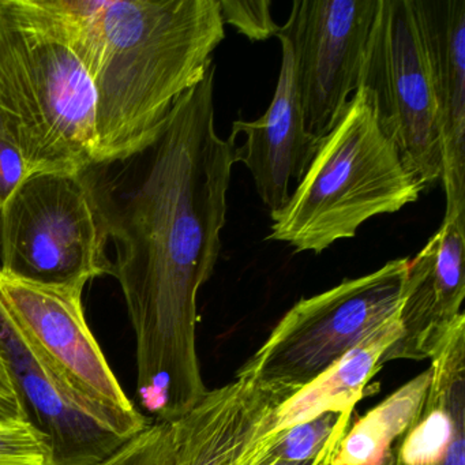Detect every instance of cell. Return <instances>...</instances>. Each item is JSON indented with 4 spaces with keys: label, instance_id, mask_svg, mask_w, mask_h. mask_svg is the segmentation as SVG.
Here are the masks:
<instances>
[{
    "label": "cell",
    "instance_id": "6da1fadb",
    "mask_svg": "<svg viewBox=\"0 0 465 465\" xmlns=\"http://www.w3.org/2000/svg\"><path fill=\"white\" fill-rule=\"evenodd\" d=\"M216 64L179 99L122 212L113 216L118 279L135 334L137 397L152 420H173L208 391L197 352V299L213 276L235 140L214 126Z\"/></svg>",
    "mask_w": 465,
    "mask_h": 465
},
{
    "label": "cell",
    "instance_id": "7a4b0ae2",
    "mask_svg": "<svg viewBox=\"0 0 465 465\" xmlns=\"http://www.w3.org/2000/svg\"><path fill=\"white\" fill-rule=\"evenodd\" d=\"M94 92L96 165L141 156L211 69L219 0H51Z\"/></svg>",
    "mask_w": 465,
    "mask_h": 465
},
{
    "label": "cell",
    "instance_id": "3957f363",
    "mask_svg": "<svg viewBox=\"0 0 465 465\" xmlns=\"http://www.w3.org/2000/svg\"><path fill=\"white\" fill-rule=\"evenodd\" d=\"M0 138L31 176L96 165L94 86L51 0H0Z\"/></svg>",
    "mask_w": 465,
    "mask_h": 465
},
{
    "label": "cell",
    "instance_id": "277c9868",
    "mask_svg": "<svg viewBox=\"0 0 465 465\" xmlns=\"http://www.w3.org/2000/svg\"><path fill=\"white\" fill-rule=\"evenodd\" d=\"M423 192L383 134L363 89L318 143L288 203L271 212L269 239L321 254L380 214L396 213Z\"/></svg>",
    "mask_w": 465,
    "mask_h": 465
},
{
    "label": "cell",
    "instance_id": "5b68a950",
    "mask_svg": "<svg viewBox=\"0 0 465 465\" xmlns=\"http://www.w3.org/2000/svg\"><path fill=\"white\" fill-rule=\"evenodd\" d=\"M113 216L88 171L31 176L0 211V271L43 284L113 274Z\"/></svg>",
    "mask_w": 465,
    "mask_h": 465
},
{
    "label": "cell",
    "instance_id": "8992f818",
    "mask_svg": "<svg viewBox=\"0 0 465 465\" xmlns=\"http://www.w3.org/2000/svg\"><path fill=\"white\" fill-rule=\"evenodd\" d=\"M408 263L410 258L389 261L371 273L301 299L236 375L292 396L298 393L399 315Z\"/></svg>",
    "mask_w": 465,
    "mask_h": 465
},
{
    "label": "cell",
    "instance_id": "52a82bcc",
    "mask_svg": "<svg viewBox=\"0 0 465 465\" xmlns=\"http://www.w3.org/2000/svg\"><path fill=\"white\" fill-rule=\"evenodd\" d=\"M85 287L43 284L0 271V318L78 399L134 437L152 419L129 399L92 333Z\"/></svg>",
    "mask_w": 465,
    "mask_h": 465
},
{
    "label": "cell",
    "instance_id": "ba28073f",
    "mask_svg": "<svg viewBox=\"0 0 465 465\" xmlns=\"http://www.w3.org/2000/svg\"><path fill=\"white\" fill-rule=\"evenodd\" d=\"M359 88L421 190L434 187L442 171L437 104L412 0H380Z\"/></svg>",
    "mask_w": 465,
    "mask_h": 465
},
{
    "label": "cell",
    "instance_id": "9c48e42d",
    "mask_svg": "<svg viewBox=\"0 0 465 465\" xmlns=\"http://www.w3.org/2000/svg\"><path fill=\"white\" fill-rule=\"evenodd\" d=\"M380 0H295L282 26L295 54L296 78L310 134H328L358 89Z\"/></svg>",
    "mask_w": 465,
    "mask_h": 465
},
{
    "label": "cell",
    "instance_id": "30bf717a",
    "mask_svg": "<svg viewBox=\"0 0 465 465\" xmlns=\"http://www.w3.org/2000/svg\"><path fill=\"white\" fill-rule=\"evenodd\" d=\"M287 391L247 375L208 391L195 407L171 420V465H269L273 461L277 408Z\"/></svg>",
    "mask_w": 465,
    "mask_h": 465
},
{
    "label": "cell",
    "instance_id": "8fae6325",
    "mask_svg": "<svg viewBox=\"0 0 465 465\" xmlns=\"http://www.w3.org/2000/svg\"><path fill=\"white\" fill-rule=\"evenodd\" d=\"M0 353L29 420L50 440L51 465H99L132 440L51 374L2 318Z\"/></svg>",
    "mask_w": 465,
    "mask_h": 465
},
{
    "label": "cell",
    "instance_id": "7c38bea8",
    "mask_svg": "<svg viewBox=\"0 0 465 465\" xmlns=\"http://www.w3.org/2000/svg\"><path fill=\"white\" fill-rule=\"evenodd\" d=\"M465 220L443 217L440 230L408 263L399 312L400 337L381 364L432 359L460 321L462 302Z\"/></svg>",
    "mask_w": 465,
    "mask_h": 465
},
{
    "label": "cell",
    "instance_id": "4fadbf2b",
    "mask_svg": "<svg viewBox=\"0 0 465 465\" xmlns=\"http://www.w3.org/2000/svg\"><path fill=\"white\" fill-rule=\"evenodd\" d=\"M276 37L282 43V67L271 105L257 121L232 124L236 137L246 135L236 149L238 163L246 165L271 212L288 203L291 181L303 178L320 143L306 129L292 43L282 28Z\"/></svg>",
    "mask_w": 465,
    "mask_h": 465
},
{
    "label": "cell",
    "instance_id": "5bb4252c",
    "mask_svg": "<svg viewBox=\"0 0 465 465\" xmlns=\"http://www.w3.org/2000/svg\"><path fill=\"white\" fill-rule=\"evenodd\" d=\"M437 104L445 216L465 220V0H412Z\"/></svg>",
    "mask_w": 465,
    "mask_h": 465
},
{
    "label": "cell",
    "instance_id": "9a60e30c",
    "mask_svg": "<svg viewBox=\"0 0 465 465\" xmlns=\"http://www.w3.org/2000/svg\"><path fill=\"white\" fill-rule=\"evenodd\" d=\"M430 361L426 396L385 465H465V320Z\"/></svg>",
    "mask_w": 465,
    "mask_h": 465
},
{
    "label": "cell",
    "instance_id": "2e32d148",
    "mask_svg": "<svg viewBox=\"0 0 465 465\" xmlns=\"http://www.w3.org/2000/svg\"><path fill=\"white\" fill-rule=\"evenodd\" d=\"M399 337L396 315L348 351L314 382L282 402L277 408V429L282 431L328 411H355L370 381L382 367L383 355Z\"/></svg>",
    "mask_w": 465,
    "mask_h": 465
},
{
    "label": "cell",
    "instance_id": "e0dca14e",
    "mask_svg": "<svg viewBox=\"0 0 465 465\" xmlns=\"http://www.w3.org/2000/svg\"><path fill=\"white\" fill-rule=\"evenodd\" d=\"M430 381L431 370L429 367L351 423L331 465H385L391 446L418 412Z\"/></svg>",
    "mask_w": 465,
    "mask_h": 465
},
{
    "label": "cell",
    "instance_id": "ac0fdd59",
    "mask_svg": "<svg viewBox=\"0 0 465 465\" xmlns=\"http://www.w3.org/2000/svg\"><path fill=\"white\" fill-rule=\"evenodd\" d=\"M353 411H328L303 423L282 430L272 448L274 459L306 461L336 451L352 423Z\"/></svg>",
    "mask_w": 465,
    "mask_h": 465
},
{
    "label": "cell",
    "instance_id": "d6986e66",
    "mask_svg": "<svg viewBox=\"0 0 465 465\" xmlns=\"http://www.w3.org/2000/svg\"><path fill=\"white\" fill-rule=\"evenodd\" d=\"M0 465H51L47 435L29 419L0 420Z\"/></svg>",
    "mask_w": 465,
    "mask_h": 465
},
{
    "label": "cell",
    "instance_id": "ffe728a7",
    "mask_svg": "<svg viewBox=\"0 0 465 465\" xmlns=\"http://www.w3.org/2000/svg\"><path fill=\"white\" fill-rule=\"evenodd\" d=\"M173 424L171 420L151 423L127 440L99 465H171Z\"/></svg>",
    "mask_w": 465,
    "mask_h": 465
},
{
    "label": "cell",
    "instance_id": "44dd1931",
    "mask_svg": "<svg viewBox=\"0 0 465 465\" xmlns=\"http://www.w3.org/2000/svg\"><path fill=\"white\" fill-rule=\"evenodd\" d=\"M224 25H231L252 42L276 37L282 26L272 17L271 0H219Z\"/></svg>",
    "mask_w": 465,
    "mask_h": 465
},
{
    "label": "cell",
    "instance_id": "7402d4cb",
    "mask_svg": "<svg viewBox=\"0 0 465 465\" xmlns=\"http://www.w3.org/2000/svg\"><path fill=\"white\" fill-rule=\"evenodd\" d=\"M28 178H31L28 165L21 152L9 141L0 138V211Z\"/></svg>",
    "mask_w": 465,
    "mask_h": 465
},
{
    "label": "cell",
    "instance_id": "603a6c76",
    "mask_svg": "<svg viewBox=\"0 0 465 465\" xmlns=\"http://www.w3.org/2000/svg\"><path fill=\"white\" fill-rule=\"evenodd\" d=\"M9 419H28V413L7 370L4 356L0 355V420Z\"/></svg>",
    "mask_w": 465,
    "mask_h": 465
},
{
    "label": "cell",
    "instance_id": "cb8c5ba5",
    "mask_svg": "<svg viewBox=\"0 0 465 465\" xmlns=\"http://www.w3.org/2000/svg\"><path fill=\"white\" fill-rule=\"evenodd\" d=\"M334 453L336 451H328V453L320 454V456L306 460V461H285L282 459H273L269 465H331Z\"/></svg>",
    "mask_w": 465,
    "mask_h": 465
},
{
    "label": "cell",
    "instance_id": "d4e9b609",
    "mask_svg": "<svg viewBox=\"0 0 465 465\" xmlns=\"http://www.w3.org/2000/svg\"><path fill=\"white\" fill-rule=\"evenodd\" d=\"M0 355H2V353H0Z\"/></svg>",
    "mask_w": 465,
    "mask_h": 465
}]
</instances>
